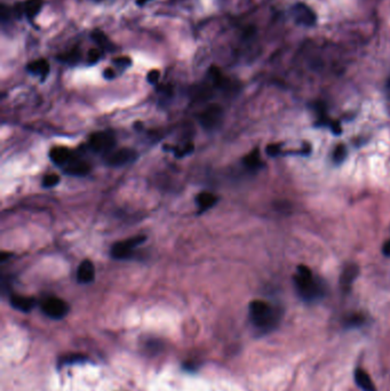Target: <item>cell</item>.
Wrapping results in <instances>:
<instances>
[{
	"label": "cell",
	"instance_id": "cell-2",
	"mask_svg": "<svg viewBox=\"0 0 390 391\" xmlns=\"http://www.w3.org/2000/svg\"><path fill=\"white\" fill-rule=\"evenodd\" d=\"M294 283L300 295L307 301L315 300L321 295L320 286L315 281L309 268L305 265H300L298 268V275L294 277Z\"/></svg>",
	"mask_w": 390,
	"mask_h": 391
},
{
	"label": "cell",
	"instance_id": "cell-6",
	"mask_svg": "<svg viewBox=\"0 0 390 391\" xmlns=\"http://www.w3.org/2000/svg\"><path fill=\"white\" fill-rule=\"evenodd\" d=\"M41 309L48 317L53 319H61L67 316L69 311V306L66 301L59 299V297H47L41 304Z\"/></svg>",
	"mask_w": 390,
	"mask_h": 391
},
{
	"label": "cell",
	"instance_id": "cell-8",
	"mask_svg": "<svg viewBox=\"0 0 390 391\" xmlns=\"http://www.w3.org/2000/svg\"><path fill=\"white\" fill-rule=\"evenodd\" d=\"M292 13L296 23L301 24V26L313 27L316 23V14L306 3H295L292 8Z\"/></svg>",
	"mask_w": 390,
	"mask_h": 391
},
{
	"label": "cell",
	"instance_id": "cell-13",
	"mask_svg": "<svg viewBox=\"0 0 390 391\" xmlns=\"http://www.w3.org/2000/svg\"><path fill=\"white\" fill-rule=\"evenodd\" d=\"M10 304L17 310L23 311V313H29V311L34 309L35 302L32 297L13 295L10 297Z\"/></svg>",
	"mask_w": 390,
	"mask_h": 391
},
{
	"label": "cell",
	"instance_id": "cell-4",
	"mask_svg": "<svg viewBox=\"0 0 390 391\" xmlns=\"http://www.w3.org/2000/svg\"><path fill=\"white\" fill-rule=\"evenodd\" d=\"M223 120V109L219 105H211L200 113L199 123L207 131H214L220 127Z\"/></svg>",
	"mask_w": 390,
	"mask_h": 391
},
{
	"label": "cell",
	"instance_id": "cell-15",
	"mask_svg": "<svg viewBox=\"0 0 390 391\" xmlns=\"http://www.w3.org/2000/svg\"><path fill=\"white\" fill-rule=\"evenodd\" d=\"M358 267L356 264H349L343 269L342 275H341V285L345 287V288H349L352 284L355 281L357 275H358Z\"/></svg>",
	"mask_w": 390,
	"mask_h": 391
},
{
	"label": "cell",
	"instance_id": "cell-14",
	"mask_svg": "<svg viewBox=\"0 0 390 391\" xmlns=\"http://www.w3.org/2000/svg\"><path fill=\"white\" fill-rule=\"evenodd\" d=\"M217 200H219L217 199V197L215 195H213V193L202 192L197 196L196 203L200 209V211L204 212V211L212 209V207L217 203Z\"/></svg>",
	"mask_w": 390,
	"mask_h": 391
},
{
	"label": "cell",
	"instance_id": "cell-16",
	"mask_svg": "<svg viewBox=\"0 0 390 391\" xmlns=\"http://www.w3.org/2000/svg\"><path fill=\"white\" fill-rule=\"evenodd\" d=\"M355 380L359 388H362L364 391H375L373 382L364 369H357L355 372Z\"/></svg>",
	"mask_w": 390,
	"mask_h": 391
},
{
	"label": "cell",
	"instance_id": "cell-21",
	"mask_svg": "<svg viewBox=\"0 0 390 391\" xmlns=\"http://www.w3.org/2000/svg\"><path fill=\"white\" fill-rule=\"evenodd\" d=\"M210 74H211V78L213 79L214 84H215L216 86H222L224 84V79L222 77V74H221V71L217 69L216 67L210 68Z\"/></svg>",
	"mask_w": 390,
	"mask_h": 391
},
{
	"label": "cell",
	"instance_id": "cell-12",
	"mask_svg": "<svg viewBox=\"0 0 390 391\" xmlns=\"http://www.w3.org/2000/svg\"><path fill=\"white\" fill-rule=\"evenodd\" d=\"M27 70L32 74L40 76L42 80H44L49 73V63L44 59L34 61V62L28 64Z\"/></svg>",
	"mask_w": 390,
	"mask_h": 391
},
{
	"label": "cell",
	"instance_id": "cell-33",
	"mask_svg": "<svg viewBox=\"0 0 390 391\" xmlns=\"http://www.w3.org/2000/svg\"><path fill=\"white\" fill-rule=\"evenodd\" d=\"M388 87L390 88V79H389V80H388Z\"/></svg>",
	"mask_w": 390,
	"mask_h": 391
},
{
	"label": "cell",
	"instance_id": "cell-29",
	"mask_svg": "<svg viewBox=\"0 0 390 391\" xmlns=\"http://www.w3.org/2000/svg\"><path fill=\"white\" fill-rule=\"evenodd\" d=\"M363 322V317L362 316H353V317H350L348 319V324L350 326H355V325H359Z\"/></svg>",
	"mask_w": 390,
	"mask_h": 391
},
{
	"label": "cell",
	"instance_id": "cell-1",
	"mask_svg": "<svg viewBox=\"0 0 390 391\" xmlns=\"http://www.w3.org/2000/svg\"><path fill=\"white\" fill-rule=\"evenodd\" d=\"M249 316L253 324L260 329L273 328L278 321L276 310H274L269 303L261 300L252 301L249 303Z\"/></svg>",
	"mask_w": 390,
	"mask_h": 391
},
{
	"label": "cell",
	"instance_id": "cell-11",
	"mask_svg": "<svg viewBox=\"0 0 390 391\" xmlns=\"http://www.w3.org/2000/svg\"><path fill=\"white\" fill-rule=\"evenodd\" d=\"M95 269L94 264L89 260H85L80 263L77 270V279L81 284H89L94 281Z\"/></svg>",
	"mask_w": 390,
	"mask_h": 391
},
{
	"label": "cell",
	"instance_id": "cell-19",
	"mask_svg": "<svg viewBox=\"0 0 390 391\" xmlns=\"http://www.w3.org/2000/svg\"><path fill=\"white\" fill-rule=\"evenodd\" d=\"M59 60L63 61V62H67V63H77L78 61L80 60V52L78 48H74V49H71L70 52H68L66 54H63V55L59 56Z\"/></svg>",
	"mask_w": 390,
	"mask_h": 391
},
{
	"label": "cell",
	"instance_id": "cell-10",
	"mask_svg": "<svg viewBox=\"0 0 390 391\" xmlns=\"http://www.w3.org/2000/svg\"><path fill=\"white\" fill-rule=\"evenodd\" d=\"M49 158L57 166L64 167L73 158V153L64 146H55L49 151Z\"/></svg>",
	"mask_w": 390,
	"mask_h": 391
},
{
	"label": "cell",
	"instance_id": "cell-22",
	"mask_svg": "<svg viewBox=\"0 0 390 391\" xmlns=\"http://www.w3.org/2000/svg\"><path fill=\"white\" fill-rule=\"evenodd\" d=\"M60 182V177L56 174H48L44 178V181H42V186L45 188H52V186H55L56 184H59Z\"/></svg>",
	"mask_w": 390,
	"mask_h": 391
},
{
	"label": "cell",
	"instance_id": "cell-32",
	"mask_svg": "<svg viewBox=\"0 0 390 391\" xmlns=\"http://www.w3.org/2000/svg\"><path fill=\"white\" fill-rule=\"evenodd\" d=\"M149 1H151V0H137V3L139 6H143V5H145L146 2H149Z\"/></svg>",
	"mask_w": 390,
	"mask_h": 391
},
{
	"label": "cell",
	"instance_id": "cell-24",
	"mask_svg": "<svg viewBox=\"0 0 390 391\" xmlns=\"http://www.w3.org/2000/svg\"><path fill=\"white\" fill-rule=\"evenodd\" d=\"M101 56H102V53H101V51H100V49H98V48L89 49L88 55H87L88 63H92V64L96 63L100 59H101Z\"/></svg>",
	"mask_w": 390,
	"mask_h": 391
},
{
	"label": "cell",
	"instance_id": "cell-17",
	"mask_svg": "<svg viewBox=\"0 0 390 391\" xmlns=\"http://www.w3.org/2000/svg\"><path fill=\"white\" fill-rule=\"evenodd\" d=\"M23 7H24V14H26L29 19H34V17L41 10L42 0H28V1L23 5Z\"/></svg>",
	"mask_w": 390,
	"mask_h": 391
},
{
	"label": "cell",
	"instance_id": "cell-23",
	"mask_svg": "<svg viewBox=\"0 0 390 391\" xmlns=\"http://www.w3.org/2000/svg\"><path fill=\"white\" fill-rule=\"evenodd\" d=\"M346 157V146L343 144H339L336 145V148L334 149V152H333V160L335 163H341L345 159Z\"/></svg>",
	"mask_w": 390,
	"mask_h": 391
},
{
	"label": "cell",
	"instance_id": "cell-3",
	"mask_svg": "<svg viewBox=\"0 0 390 391\" xmlns=\"http://www.w3.org/2000/svg\"><path fill=\"white\" fill-rule=\"evenodd\" d=\"M145 236H135L124 242H118L111 247V256L117 260L130 259L133 255L134 249L145 242Z\"/></svg>",
	"mask_w": 390,
	"mask_h": 391
},
{
	"label": "cell",
	"instance_id": "cell-26",
	"mask_svg": "<svg viewBox=\"0 0 390 391\" xmlns=\"http://www.w3.org/2000/svg\"><path fill=\"white\" fill-rule=\"evenodd\" d=\"M159 77H160L159 70H151L148 73V76H146V79H148V81L150 82V84L155 85V84H157V82H158Z\"/></svg>",
	"mask_w": 390,
	"mask_h": 391
},
{
	"label": "cell",
	"instance_id": "cell-7",
	"mask_svg": "<svg viewBox=\"0 0 390 391\" xmlns=\"http://www.w3.org/2000/svg\"><path fill=\"white\" fill-rule=\"evenodd\" d=\"M137 158V152L134 150L123 148L116 151H110L106 155V161L109 166L112 167H120L124 165L130 164L131 161L135 160Z\"/></svg>",
	"mask_w": 390,
	"mask_h": 391
},
{
	"label": "cell",
	"instance_id": "cell-31",
	"mask_svg": "<svg viewBox=\"0 0 390 391\" xmlns=\"http://www.w3.org/2000/svg\"><path fill=\"white\" fill-rule=\"evenodd\" d=\"M382 252H384L385 255L390 256V240H387L384 244V247H382Z\"/></svg>",
	"mask_w": 390,
	"mask_h": 391
},
{
	"label": "cell",
	"instance_id": "cell-30",
	"mask_svg": "<svg viewBox=\"0 0 390 391\" xmlns=\"http://www.w3.org/2000/svg\"><path fill=\"white\" fill-rule=\"evenodd\" d=\"M103 77L106 79H113L116 77V72H114V70L111 69V68H106V69L103 71Z\"/></svg>",
	"mask_w": 390,
	"mask_h": 391
},
{
	"label": "cell",
	"instance_id": "cell-25",
	"mask_svg": "<svg viewBox=\"0 0 390 391\" xmlns=\"http://www.w3.org/2000/svg\"><path fill=\"white\" fill-rule=\"evenodd\" d=\"M131 62H132L131 59L127 56H119V57H116V59H113V63L116 64V66L121 67V68L130 67Z\"/></svg>",
	"mask_w": 390,
	"mask_h": 391
},
{
	"label": "cell",
	"instance_id": "cell-5",
	"mask_svg": "<svg viewBox=\"0 0 390 391\" xmlns=\"http://www.w3.org/2000/svg\"><path fill=\"white\" fill-rule=\"evenodd\" d=\"M116 144V138L111 132H98L89 138V145L96 152L109 153Z\"/></svg>",
	"mask_w": 390,
	"mask_h": 391
},
{
	"label": "cell",
	"instance_id": "cell-20",
	"mask_svg": "<svg viewBox=\"0 0 390 391\" xmlns=\"http://www.w3.org/2000/svg\"><path fill=\"white\" fill-rule=\"evenodd\" d=\"M92 38L94 39V41L96 44H99L102 47H106L109 44L108 39H106V36L103 34L101 30H94L92 32Z\"/></svg>",
	"mask_w": 390,
	"mask_h": 391
},
{
	"label": "cell",
	"instance_id": "cell-28",
	"mask_svg": "<svg viewBox=\"0 0 390 391\" xmlns=\"http://www.w3.org/2000/svg\"><path fill=\"white\" fill-rule=\"evenodd\" d=\"M192 151H194V145L188 144V145H185L184 148H182L180 150H177L175 155H177V157H184V156L189 155V153L192 152Z\"/></svg>",
	"mask_w": 390,
	"mask_h": 391
},
{
	"label": "cell",
	"instance_id": "cell-18",
	"mask_svg": "<svg viewBox=\"0 0 390 391\" xmlns=\"http://www.w3.org/2000/svg\"><path fill=\"white\" fill-rule=\"evenodd\" d=\"M244 165L249 170H255V168L260 167L261 165V157L259 150L255 149L249 155L244 158Z\"/></svg>",
	"mask_w": 390,
	"mask_h": 391
},
{
	"label": "cell",
	"instance_id": "cell-9",
	"mask_svg": "<svg viewBox=\"0 0 390 391\" xmlns=\"http://www.w3.org/2000/svg\"><path fill=\"white\" fill-rule=\"evenodd\" d=\"M63 171L66 172V174L72 177H85L91 171V166L86 161L73 156L72 159L63 167Z\"/></svg>",
	"mask_w": 390,
	"mask_h": 391
},
{
	"label": "cell",
	"instance_id": "cell-27",
	"mask_svg": "<svg viewBox=\"0 0 390 391\" xmlns=\"http://www.w3.org/2000/svg\"><path fill=\"white\" fill-rule=\"evenodd\" d=\"M281 144H270V145H268L267 146V153L269 156H273V157H275V156H277V155H279V153H281Z\"/></svg>",
	"mask_w": 390,
	"mask_h": 391
}]
</instances>
